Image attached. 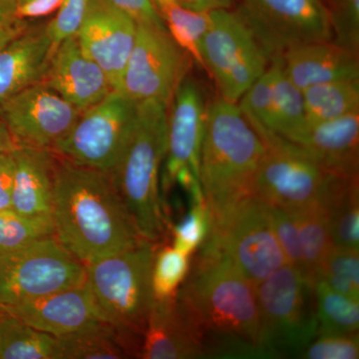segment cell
<instances>
[{
  "mask_svg": "<svg viewBox=\"0 0 359 359\" xmlns=\"http://www.w3.org/2000/svg\"><path fill=\"white\" fill-rule=\"evenodd\" d=\"M176 299L208 358H263L256 285L223 255L201 247Z\"/></svg>",
  "mask_w": 359,
  "mask_h": 359,
  "instance_id": "1",
  "label": "cell"
},
{
  "mask_svg": "<svg viewBox=\"0 0 359 359\" xmlns=\"http://www.w3.org/2000/svg\"><path fill=\"white\" fill-rule=\"evenodd\" d=\"M52 219L54 238L85 266L146 241L132 223L110 172L57 155Z\"/></svg>",
  "mask_w": 359,
  "mask_h": 359,
  "instance_id": "2",
  "label": "cell"
},
{
  "mask_svg": "<svg viewBox=\"0 0 359 359\" xmlns=\"http://www.w3.org/2000/svg\"><path fill=\"white\" fill-rule=\"evenodd\" d=\"M169 106L160 100L138 103L133 128L112 172L118 193L144 240L160 244L169 221L160 192V172L167 151Z\"/></svg>",
  "mask_w": 359,
  "mask_h": 359,
  "instance_id": "3",
  "label": "cell"
},
{
  "mask_svg": "<svg viewBox=\"0 0 359 359\" xmlns=\"http://www.w3.org/2000/svg\"><path fill=\"white\" fill-rule=\"evenodd\" d=\"M266 145L237 103L219 97L207 104L201 152V185L210 212L252 195Z\"/></svg>",
  "mask_w": 359,
  "mask_h": 359,
  "instance_id": "4",
  "label": "cell"
},
{
  "mask_svg": "<svg viewBox=\"0 0 359 359\" xmlns=\"http://www.w3.org/2000/svg\"><path fill=\"white\" fill-rule=\"evenodd\" d=\"M157 247L143 241L85 266V285L103 320L142 339L155 302L152 269Z\"/></svg>",
  "mask_w": 359,
  "mask_h": 359,
  "instance_id": "5",
  "label": "cell"
},
{
  "mask_svg": "<svg viewBox=\"0 0 359 359\" xmlns=\"http://www.w3.org/2000/svg\"><path fill=\"white\" fill-rule=\"evenodd\" d=\"M262 358L302 355L318 337L314 285L287 264L256 285Z\"/></svg>",
  "mask_w": 359,
  "mask_h": 359,
  "instance_id": "6",
  "label": "cell"
},
{
  "mask_svg": "<svg viewBox=\"0 0 359 359\" xmlns=\"http://www.w3.org/2000/svg\"><path fill=\"white\" fill-rule=\"evenodd\" d=\"M210 233L202 247L230 259L255 285L287 264L263 201L245 196L210 212Z\"/></svg>",
  "mask_w": 359,
  "mask_h": 359,
  "instance_id": "7",
  "label": "cell"
},
{
  "mask_svg": "<svg viewBox=\"0 0 359 359\" xmlns=\"http://www.w3.org/2000/svg\"><path fill=\"white\" fill-rule=\"evenodd\" d=\"M201 61L222 98L231 103L266 72L269 59L238 11H211L209 28L201 42Z\"/></svg>",
  "mask_w": 359,
  "mask_h": 359,
  "instance_id": "8",
  "label": "cell"
},
{
  "mask_svg": "<svg viewBox=\"0 0 359 359\" xmlns=\"http://www.w3.org/2000/svg\"><path fill=\"white\" fill-rule=\"evenodd\" d=\"M85 264L54 237L0 255V309L83 285Z\"/></svg>",
  "mask_w": 359,
  "mask_h": 359,
  "instance_id": "9",
  "label": "cell"
},
{
  "mask_svg": "<svg viewBox=\"0 0 359 359\" xmlns=\"http://www.w3.org/2000/svg\"><path fill=\"white\" fill-rule=\"evenodd\" d=\"M138 103L120 91L82 111L52 152L74 163L112 172L124 152L133 128Z\"/></svg>",
  "mask_w": 359,
  "mask_h": 359,
  "instance_id": "10",
  "label": "cell"
},
{
  "mask_svg": "<svg viewBox=\"0 0 359 359\" xmlns=\"http://www.w3.org/2000/svg\"><path fill=\"white\" fill-rule=\"evenodd\" d=\"M266 145L252 195L269 205L295 210L318 202L330 172L278 135L256 130Z\"/></svg>",
  "mask_w": 359,
  "mask_h": 359,
  "instance_id": "11",
  "label": "cell"
},
{
  "mask_svg": "<svg viewBox=\"0 0 359 359\" xmlns=\"http://www.w3.org/2000/svg\"><path fill=\"white\" fill-rule=\"evenodd\" d=\"M237 11L269 61L301 45L332 39L321 0H241Z\"/></svg>",
  "mask_w": 359,
  "mask_h": 359,
  "instance_id": "12",
  "label": "cell"
},
{
  "mask_svg": "<svg viewBox=\"0 0 359 359\" xmlns=\"http://www.w3.org/2000/svg\"><path fill=\"white\" fill-rule=\"evenodd\" d=\"M192 61L167 29L137 25L119 91L137 103L160 100L170 107Z\"/></svg>",
  "mask_w": 359,
  "mask_h": 359,
  "instance_id": "13",
  "label": "cell"
},
{
  "mask_svg": "<svg viewBox=\"0 0 359 359\" xmlns=\"http://www.w3.org/2000/svg\"><path fill=\"white\" fill-rule=\"evenodd\" d=\"M171 105L168 115L166 164L161 185L169 190L179 184L188 195H192L202 190L200 164L207 104L199 85L186 77Z\"/></svg>",
  "mask_w": 359,
  "mask_h": 359,
  "instance_id": "14",
  "label": "cell"
},
{
  "mask_svg": "<svg viewBox=\"0 0 359 359\" xmlns=\"http://www.w3.org/2000/svg\"><path fill=\"white\" fill-rule=\"evenodd\" d=\"M81 113L41 82L0 105V117L18 147L50 151L65 138Z\"/></svg>",
  "mask_w": 359,
  "mask_h": 359,
  "instance_id": "15",
  "label": "cell"
},
{
  "mask_svg": "<svg viewBox=\"0 0 359 359\" xmlns=\"http://www.w3.org/2000/svg\"><path fill=\"white\" fill-rule=\"evenodd\" d=\"M136 33V21L110 0H90L77 39L85 53L102 68L115 91L121 88Z\"/></svg>",
  "mask_w": 359,
  "mask_h": 359,
  "instance_id": "16",
  "label": "cell"
},
{
  "mask_svg": "<svg viewBox=\"0 0 359 359\" xmlns=\"http://www.w3.org/2000/svg\"><path fill=\"white\" fill-rule=\"evenodd\" d=\"M27 325L55 337L77 334L107 323L85 283L37 297L16 306L0 309Z\"/></svg>",
  "mask_w": 359,
  "mask_h": 359,
  "instance_id": "17",
  "label": "cell"
},
{
  "mask_svg": "<svg viewBox=\"0 0 359 359\" xmlns=\"http://www.w3.org/2000/svg\"><path fill=\"white\" fill-rule=\"evenodd\" d=\"M41 83L81 111L115 91L102 68L85 53L77 36L58 45Z\"/></svg>",
  "mask_w": 359,
  "mask_h": 359,
  "instance_id": "18",
  "label": "cell"
},
{
  "mask_svg": "<svg viewBox=\"0 0 359 359\" xmlns=\"http://www.w3.org/2000/svg\"><path fill=\"white\" fill-rule=\"evenodd\" d=\"M290 142L328 171L358 176L359 111L330 121L308 123Z\"/></svg>",
  "mask_w": 359,
  "mask_h": 359,
  "instance_id": "19",
  "label": "cell"
},
{
  "mask_svg": "<svg viewBox=\"0 0 359 359\" xmlns=\"http://www.w3.org/2000/svg\"><path fill=\"white\" fill-rule=\"evenodd\" d=\"M208 358L192 323L180 308L176 295L155 299L142 339V359Z\"/></svg>",
  "mask_w": 359,
  "mask_h": 359,
  "instance_id": "20",
  "label": "cell"
},
{
  "mask_svg": "<svg viewBox=\"0 0 359 359\" xmlns=\"http://www.w3.org/2000/svg\"><path fill=\"white\" fill-rule=\"evenodd\" d=\"M13 157L11 210L29 218L53 221L56 155L47 149L18 147Z\"/></svg>",
  "mask_w": 359,
  "mask_h": 359,
  "instance_id": "21",
  "label": "cell"
},
{
  "mask_svg": "<svg viewBox=\"0 0 359 359\" xmlns=\"http://www.w3.org/2000/svg\"><path fill=\"white\" fill-rule=\"evenodd\" d=\"M45 25L29 26L0 49V105L42 82L54 52Z\"/></svg>",
  "mask_w": 359,
  "mask_h": 359,
  "instance_id": "22",
  "label": "cell"
},
{
  "mask_svg": "<svg viewBox=\"0 0 359 359\" xmlns=\"http://www.w3.org/2000/svg\"><path fill=\"white\" fill-rule=\"evenodd\" d=\"M358 57L327 40L295 47L280 59L285 75L304 91L337 80H359Z\"/></svg>",
  "mask_w": 359,
  "mask_h": 359,
  "instance_id": "23",
  "label": "cell"
},
{
  "mask_svg": "<svg viewBox=\"0 0 359 359\" xmlns=\"http://www.w3.org/2000/svg\"><path fill=\"white\" fill-rule=\"evenodd\" d=\"M318 203L327 217L334 245L358 250V176L330 172Z\"/></svg>",
  "mask_w": 359,
  "mask_h": 359,
  "instance_id": "24",
  "label": "cell"
},
{
  "mask_svg": "<svg viewBox=\"0 0 359 359\" xmlns=\"http://www.w3.org/2000/svg\"><path fill=\"white\" fill-rule=\"evenodd\" d=\"M60 359L139 358L142 339L109 323L57 337Z\"/></svg>",
  "mask_w": 359,
  "mask_h": 359,
  "instance_id": "25",
  "label": "cell"
},
{
  "mask_svg": "<svg viewBox=\"0 0 359 359\" xmlns=\"http://www.w3.org/2000/svg\"><path fill=\"white\" fill-rule=\"evenodd\" d=\"M289 211L292 212L299 230L304 264L302 275L314 285L321 266L334 247L327 217L318 202Z\"/></svg>",
  "mask_w": 359,
  "mask_h": 359,
  "instance_id": "26",
  "label": "cell"
},
{
  "mask_svg": "<svg viewBox=\"0 0 359 359\" xmlns=\"http://www.w3.org/2000/svg\"><path fill=\"white\" fill-rule=\"evenodd\" d=\"M269 65L273 69V89L271 122L269 132L290 141L309 123L304 96L302 90L297 88L285 75L280 57L271 59Z\"/></svg>",
  "mask_w": 359,
  "mask_h": 359,
  "instance_id": "27",
  "label": "cell"
},
{
  "mask_svg": "<svg viewBox=\"0 0 359 359\" xmlns=\"http://www.w3.org/2000/svg\"><path fill=\"white\" fill-rule=\"evenodd\" d=\"M0 359H60L57 337L0 311Z\"/></svg>",
  "mask_w": 359,
  "mask_h": 359,
  "instance_id": "28",
  "label": "cell"
},
{
  "mask_svg": "<svg viewBox=\"0 0 359 359\" xmlns=\"http://www.w3.org/2000/svg\"><path fill=\"white\" fill-rule=\"evenodd\" d=\"M309 123L330 121L359 111V80H337L302 91Z\"/></svg>",
  "mask_w": 359,
  "mask_h": 359,
  "instance_id": "29",
  "label": "cell"
},
{
  "mask_svg": "<svg viewBox=\"0 0 359 359\" xmlns=\"http://www.w3.org/2000/svg\"><path fill=\"white\" fill-rule=\"evenodd\" d=\"M161 20L175 41L202 66L201 42L209 28L211 11H196L175 0H152Z\"/></svg>",
  "mask_w": 359,
  "mask_h": 359,
  "instance_id": "30",
  "label": "cell"
},
{
  "mask_svg": "<svg viewBox=\"0 0 359 359\" xmlns=\"http://www.w3.org/2000/svg\"><path fill=\"white\" fill-rule=\"evenodd\" d=\"M318 335L358 334L359 299L340 294L323 280L314 285Z\"/></svg>",
  "mask_w": 359,
  "mask_h": 359,
  "instance_id": "31",
  "label": "cell"
},
{
  "mask_svg": "<svg viewBox=\"0 0 359 359\" xmlns=\"http://www.w3.org/2000/svg\"><path fill=\"white\" fill-rule=\"evenodd\" d=\"M48 237H54L51 219L29 218L11 209L0 212V255L23 249Z\"/></svg>",
  "mask_w": 359,
  "mask_h": 359,
  "instance_id": "32",
  "label": "cell"
},
{
  "mask_svg": "<svg viewBox=\"0 0 359 359\" xmlns=\"http://www.w3.org/2000/svg\"><path fill=\"white\" fill-rule=\"evenodd\" d=\"M190 256L163 245L156 249L152 269V287L155 299H166L177 294L190 273Z\"/></svg>",
  "mask_w": 359,
  "mask_h": 359,
  "instance_id": "33",
  "label": "cell"
},
{
  "mask_svg": "<svg viewBox=\"0 0 359 359\" xmlns=\"http://www.w3.org/2000/svg\"><path fill=\"white\" fill-rule=\"evenodd\" d=\"M318 280L340 294L359 299L358 250L334 245L321 266Z\"/></svg>",
  "mask_w": 359,
  "mask_h": 359,
  "instance_id": "34",
  "label": "cell"
},
{
  "mask_svg": "<svg viewBox=\"0 0 359 359\" xmlns=\"http://www.w3.org/2000/svg\"><path fill=\"white\" fill-rule=\"evenodd\" d=\"M332 39L341 48L359 56V0H325Z\"/></svg>",
  "mask_w": 359,
  "mask_h": 359,
  "instance_id": "35",
  "label": "cell"
},
{
  "mask_svg": "<svg viewBox=\"0 0 359 359\" xmlns=\"http://www.w3.org/2000/svg\"><path fill=\"white\" fill-rule=\"evenodd\" d=\"M211 217L207 201L191 203L190 211L172 229L175 249L191 257L207 240Z\"/></svg>",
  "mask_w": 359,
  "mask_h": 359,
  "instance_id": "36",
  "label": "cell"
},
{
  "mask_svg": "<svg viewBox=\"0 0 359 359\" xmlns=\"http://www.w3.org/2000/svg\"><path fill=\"white\" fill-rule=\"evenodd\" d=\"M89 4L90 0H63L55 18L45 25L53 50L61 42L76 36L86 18Z\"/></svg>",
  "mask_w": 359,
  "mask_h": 359,
  "instance_id": "37",
  "label": "cell"
},
{
  "mask_svg": "<svg viewBox=\"0 0 359 359\" xmlns=\"http://www.w3.org/2000/svg\"><path fill=\"white\" fill-rule=\"evenodd\" d=\"M268 212L273 233L282 248L287 264L299 269L302 273L304 264H302L299 230L292 212L269 205H268Z\"/></svg>",
  "mask_w": 359,
  "mask_h": 359,
  "instance_id": "38",
  "label": "cell"
},
{
  "mask_svg": "<svg viewBox=\"0 0 359 359\" xmlns=\"http://www.w3.org/2000/svg\"><path fill=\"white\" fill-rule=\"evenodd\" d=\"M301 358L308 359H358V334H321L311 341Z\"/></svg>",
  "mask_w": 359,
  "mask_h": 359,
  "instance_id": "39",
  "label": "cell"
},
{
  "mask_svg": "<svg viewBox=\"0 0 359 359\" xmlns=\"http://www.w3.org/2000/svg\"><path fill=\"white\" fill-rule=\"evenodd\" d=\"M114 6L131 16L137 25L153 26L167 29L152 0H110Z\"/></svg>",
  "mask_w": 359,
  "mask_h": 359,
  "instance_id": "40",
  "label": "cell"
},
{
  "mask_svg": "<svg viewBox=\"0 0 359 359\" xmlns=\"http://www.w3.org/2000/svg\"><path fill=\"white\" fill-rule=\"evenodd\" d=\"M15 161L13 152L0 156V212L11 209Z\"/></svg>",
  "mask_w": 359,
  "mask_h": 359,
  "instance_id": "41",
  "label": "cell"
},
{
  "mask_svg": "<svg viewBox=\"0 0 359 359\" xmlns=\"http://www.w3.org/2000/svg\"><path fill=\"white\" fill-rule=\"evenodd\" d=\"M63 0H28L18 4L15 16L18 20H27L44 18L56 13Z\"/></svg>",
  "mask_w": 359,
  "mask_h": 359,
  "instance_id": "42",
  "label": "cell"
},
{
  "mask_svg": "<svg viewBox=\"0 0 359 359\" xmlns=\"http://www.w3.org/2000/svg\"><path fill=\"white\" fill-rule=\"evenodd\" d=\"M182 6L196 11H214L233 8V0H175Z\"/></svg>",
  "mask_w": 359,
  "mask_h": 359,
  "instance_id": "43",
  "label": "cell"
},
{
  "mask_svg": "<svg viewBox=\"0 0 359 359\" xmlns=\"http://www.w3.org/2000/svg\"><path fill=\"white\" fill-rule=\"evenodd\" d=\"M27 20H18L9 25L0 26V49L4 48L9 42L20 36L29 27Z\"/></svg>",
  "mask_w": 359,
  "mask_h": 359,
  "instance_id": "44",
  "label": "cell"
},
{
  "mask_svg": "<svg viewBox=\"0 0 359 359\" xmlns=\"http://www.w3.org/2000/svg\"><path fill=\"white\" fill-rule=\"evenodd\" d=\"M18 146L6 123L0 117V156L13 152Z\"/></svg>",
  "mask_w": 359,
  "mask_h": 359,
  "instance_id": "45",
  "label": "cell"
},
{
  "mask_svg": "<svg viewBox=\"0 0 359 359\" xmlns=\"http://www.w3.org/2000/svg\"><path fill=\"white\" fill-rule=\"evenodd\" d=\"M16 7L18 0H0V26L18 20L15 16Z\"/></svg>",
  "mask_w": 359,
  "mask_h": 359,
  "instance_id": "46",
  "label": "cell"
},
{
  "mask_svg": "<svg viewBox=\"0 0 359 359\" xmlns=\"http://www.w3.org/2000/svg\"><path fill=\"white\" fill-rule=\"evenodd\" d=\"M25 1H28V0H18V4H23Z\"/></svg>",
  "mask_w": 359,
  "mask_h": 359,
  "instance_id": "47",
  "label": "cell"
},
{
  "mask_svg": "<svg viewBox=\"0 0 359 359\" xmlns=\"http://www.w3.org/2000/svg\"><path fill=\"white\" fill-rule=\"evenodd\" d=\"M321 1H323H323H325V0H321Z\"/></svg>",
  "mask_w": 359,
  "mask_h": 359,
  "instance_id": "48",
  "label": "cell"
}]
</instances>
